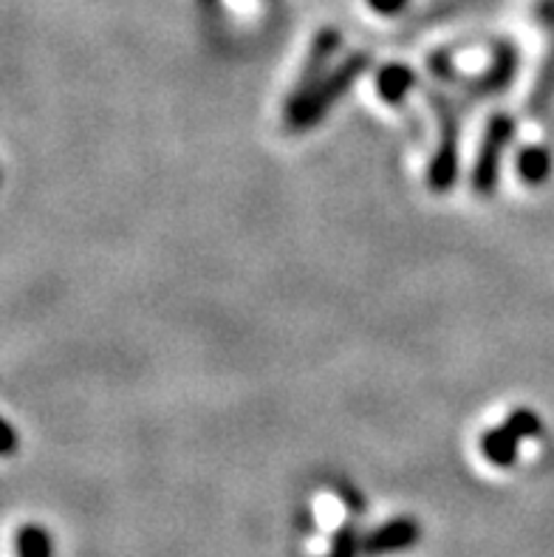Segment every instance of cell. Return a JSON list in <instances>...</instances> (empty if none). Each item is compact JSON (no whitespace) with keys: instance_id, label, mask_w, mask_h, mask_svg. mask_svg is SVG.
<instances>
[{"instance_id":"obj_6","label":"cell","mask_w":554,"mask_h":557,"mask_svg":"<svg viewBox=\"0 0 554 557\" xmlns=\"http://www.w3.org/2000/svg\"><path fill=\"white\" fill-rule=\"evenodd\" d=\"M340 42H343V37H340V32H334V28H323V32L315 37L309 57H306V63H303L300 79H297L295 91L292 94L309 91L311 85L320 83V79L325 77V69H329L331 57L340 51Z\"/></svg>"},{"instance_id":"obj_8","label":"cell","mask_w":554,"mask_h":557,"mask_svg":"<svg viewBox=\"0 0 554 557\" xmlns=\"http://www.w3.org/2000/svg\"><path fill=\"white\" fill-rule=\"evenodd\" d=\"M416 85L414 69H407L402 63H391L385 69H379L377 74V94L391 106H399L402 99L410 94V88Z\"/></svg>"},{"instance_id":"obj_1","label":"cell","mask_w":554,"mask_h":557,"mask_svg":"<svg viewBox=\"0 0 554 557\" xmlns=\"http://www.w3.org/2000/svg\"><path fill=\"white\" fill-rule=\"evenodd\" d=\"M371 65V57L368 54H354L348 57L343 65H337L334 71H329L320 83H315L309 91L303 94H292L286 102V111H283V120H286L288 131H309L315 127L317 122L323 120L325 113L331 111V106L337 102V99L345 97V91L357 83L362 74Z\"/></svg>"},{"instance_id":"obj_15","label":"cell","mask_w":554,"mask_h":557,"mask_svg":"<svg viewBox=\"0 0 554 557\" xmlns=\"http://www.w3.org/2000/svg\"><path fill=\"white\" fill-rule=\"evenodd\" d=\"M0 182H3V173H0Z\"/></svg>"},{"instance_id":"obj_4","label":"cell","mask_w":554,"mask_h":557,"mask_svg":"<svg viewBox=\"0 0 554 557\" xmlns=\"http://www.w3.org/2000/svg\"><path fill=\"white\" fill-rule=\"evenodd\" d=\"M430 69H433L435 77L447 79L450 85H458V88H464L470 97H490V94L504 91L506 85L513 83L515 71H518V49L509 46V42H501L498 49H495V57H492L490 69L472 79L456 74V65L450 63L447 54L430 57Z\"/></svg>"},{"instance_id":"obj_13","label":"cell","mask_w":554,"mask_h":557,"mask_svg":"<svg viewBox=\"0 0 554 557\" xmlns=\"http://www.w3.org/2000/svg\"><path fill=\"white\" fill-rule=\"evenodd\" d=\"M21 447V438H17V431H14L12 424L7 419L0 417V459H7L12 456L14 450Z\"/></svg>"},{"instance_id":"obj_5","label":"cell","mask_w":554,"mask_h":557,"mask_svg":"<svg viewBox=\"0 0 554 557\" xmlns=\"http://www.w3.org/2000/svg\"><path fill=\"white\" fill-rule=\"evenodd\" d=\"M421 527L416 518L402 516L391 518L387 523L377 527V530L368 532L362 537V555L366 557H387V555H399V552L414 549L419 544Z\"/></svg>"},{"instance_id":"obj_7","label":"cell","mask_w":554,"mask_h":557,"mask_svg":"<svg viewBox=\"0 0 554 557\" xmlns=\"http://www.w3.org/2000/svg\"><path fill=\"white\" fill-rule=\"evenodd\" d=\"M524 438L515 436L506 424L501 428H490V431L481 436V453L484 459L495 467H513L518 461V450Z\"/></svg>"},{"instance_id":"obj_12","label":"cell","mask_w":554,"mask_h":557,"mask_svg":"<svg viewBox=\"0 0 554 557\" xmlns=\"http://www.w3.org/2000/svg\"><path fill=\"white\" fill-rule=\"evenodd\" d=\"M506 428L518 438H538L543 433V419L529 408H518L506 417Z\"/></svg>"},{"instance_id":"obj_3","label":"cell","mask_w":554,"mask_h":557,"mask_svg":"<svg viewBox=\"0 0 554 557\" xmlns=\"http://www.w3.org/2000/svg\"><path fill=\"white\" fill-rule=\"evenodd\" d=\"M515 131H518V122H515L513 113H492V120L487 122L484 139H481V148H478L476 164H472L470 182L472 193H478L481 198L495 196L498 190V176H501V159H504V150L509 148Z\"/></svg>"},{"instance_id":"obj_9","label":"cell","mask_w":554,"mask_h":557,"mask_svg":"<svg viewBox=\"0 0 554 557\" xmlns=\"http://www.w3.org/2000/svg\"><path fill=\"white\" fill-rule=\"evenodd\" d=\"M14 557H54V537L40 523H23L14 532Z\"/></svg>"},{"instance_id":"obj_10","label":"cell","mask_w":554,"mask_h":557,"mask_svg":"<svg viewBox=\"0 0 554 557\" xmlns=\"http://www.w3.org/2000/svg\"><path fill=\"white\" fill-rule=\"evenodd\" d=\"M518 176L529 184V187H541L546 178L552 176V153L543 145H532L524 148L518 156Z\"/></svg>"},{"instance_id":"obj_2","label":"cell","mask_w":554,"mask_h":557,"mask_svg":"<svg viewBox=\"0 0 554 557\" xmlns=\"http://www.w3.org/2000/svg\"><path fill=\"white\" fill-rule=\"evenodd\" d=\"M424 99L439 116V134H442L428 170V187L433 193H450L456 187L458 168H461V116H458V108L450 94L439 91V88H428Z\"/></svg>"},{"instance_id":"obj_14","label":"cell","mask_w":554,"mask_h":557,"mask_svg":"<svg viewBox=\"0 0 554 557\" xmlns=\"http://www.w3.org/2000/svg\"><path fill=\"white\" fill-rule=\"evenodd\" d=\"M407 0H371V7L382 14H399Z\"/></svg>"},{"instance_id":"obj_11","label":"cell","mask_w":554,"mask_h":557,"mask_svg":"<svg viewBox=\"0 0 554 557\" xmlns=\"http://www.w3.org/2000/svg\"><path fill=\"white\" fill-rule=\"evenodd\" d=\"M362 555V537L354 523H345L331 537V549L325 557H359Z\"/></svg>"}]
</instances>
